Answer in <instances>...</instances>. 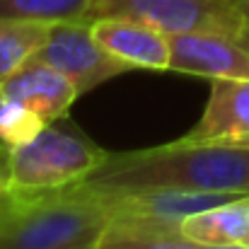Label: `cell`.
<instances>
[{"mask_svg": "<svg viewBox=\"0 0 249 249\" xmlns=\"http://www.w3.org/2000/svg\"><path fill=\"white\" fill-rule=\"evenodd\" d=\"M80 186L102 194L191 191L249 196V148L179 138L128 153H107Z\"/></svg>", "mask_w": 249, "mask_h": 249, "instance_id": "6da1fadb", "label": "cell"}, {"mask_svg": "<svg viewBox=\"0 0 249 249\" xmlns=\"http://www.w3.org/2000/svg\"><path fill=\"white\" fill-rule=\"evenodd\" d=\"M114 220L109 203L85 186L27 196L0 220V249H73L97 242Z\"/></svg>", "mask_w": 249, "mask_h": 249, "instance_id": "7a4b0ae2", "label": "cell"}, {"mask_svg": "<svg viewBox=\"0 0 249 249\" xmlns=\"http://www.w3.org/2000/svg\"><path fill=\"white\" fill-rule=\"evenodd\" d=\"M104 158L107 150L61 119L44 126L32 141L10 148L5 181L22 196L66 191L83 184Z\"/></svg>", "mask_w": 249, "mask_h": 249, "instance_id": "3957f363", "label": "cell"}, {"mask_svg": "<svg viewBox=\"0 0 249 249\" xmlns=\"http://www.w3.org/2000/svg\"><path fill=\"white\" fill-rule=\"evenodd\" d=\"M126 17L165 34H223L249 41V17L237 0H92L87 22Z\"/></svg>", "mask_w": 249, "mask_h": 249, "instance_id": "277c9868", "label": "cell"}, {"mask_svg": "<svg viewBox=\"0 0 249 249\" xmlns=\"http://www.w3.org/2000/svg\"><path fill=\"white\" fill-rule=\"evenodd\" d=\"M46 63H51L58 73H63L75 85L83 97L102 83H109L119 75L131 73V68L116 61L94 36L92 22H58L51 24L49 39L36 53Z\"/></svg>", "mask_w": 249, "mask_h": 249, "instance_id": "5b68a950", "label": "cell"}, {"mask_svg": "<svg viewBox=\"0 0 249 249\" xmlns=\"http://www.w3.org/2000/svg\"><path fill=\"white\" fill-rule=\"evenodd\" d=\"M172 73L249 80V41L223 34H169Z\"/></svg>", "mask_w": 249, "mask_h": 249, "instance_id": "8992f818", "label": "cell"}, {"mask_svg": "<svg viewBox=\"0 0 249 249\" xmlns=\"http://www.w3.org/2000/svg\"><path fill=\"white\" fill-rule=\"evenodd\" d=\"M184 138L213 145L249 148V80H211L206 109Z\"/></svg>", "mask_w": 249, "mask_h": 249, "instance_id": "52a82bcc", "label": "cell"}, {"mask_svg": "<svg viewBox=\"0 0 249 249\" xmlns=\"http://www.w3.org/2000/svg\"><path fill=\"white\" fill-rule=\"evenodd\" d=\"M97 41L131 71L165 73L172 63L169 34L145 22L126 17H102L92 22Z\"/></svg>", "mask_w": 249, "mask_h": 249, "instance_id": "ba28073f", "label": "cell"}, {"mask_svg": "<svg viewBox=\"0 0 249 249\" xmlns=\"http://www.w3.org/2000/svg\"><path fill=\"white\" fill-rule=\"evenodd\" d=\"M0 87L5 99L24 104L46 124L66 119L68 109L80 97L75 85L39 56H32L19 71L2 80Z\"/></svg>", "mask_w": 249, "mask_h": 249, "instance_id": "9c48e42d", "label": "cell"}, {"mask_svg": "<svg viewBox=\"0 0 249 249\" xmlns=\"http://www.w3.org/2000/svg\"><path fill=\"white\" fill-rule=\"evenodd\" d=\"M179 230L196 245H245L249 235V196L203 208L184 218Z\"/></svg>", "mask_w": 249, "mask_h": 249, "instance_id": "30bf717a", "label": "cell"}, {"mask_svg": "<svg viewBox=\"0 0 249 249\" xmlns=\"http://www.w3.org/2000/svg\"><path fill=\"white\" fill-rule=\"evenodd\" d=\"M92 249H196L179 225L145 220V218H114Z\"/></svg>", "mask_w": 249, "mask_h": 249, "instance_id": "8fae6325", "label": "cell"}, {"mask_svg": "<svg viewBox=\"0 0 249 249\" xmlns=\"http://www.w3.org/2000/svg\"><path fill=\"white\" fill-rule=\"evenodd\" d=\"M49 32L51 24L0 19V83L41 51Z\"/></svg>", "mask_w": 249, "mask_h": 249, "instance_id": "7c38bea8", "label": "cell"}, {"mask_svg": "<svg viewBox=\"0 0 249 249\" xmlns=\"http://www.w3.org/2000/svg\"><path fill=\"white\" fill-rule=\"evenodd\" d=\"M92 0H0V19L17 22H39V24H58V22H87Z\"/></svg>", "mask_w": 249, "mask_h": 249, "instance_id": "4fadbf2b", "label": "cell"}, {"mask_svg": "<svg viewBox=\"0 0 249 249\" xmlns=\"http://www.w3.org/2000/svg\"><path fill=\"white\" fill-rule=\"evenodd\" d=\"M44 126H49L39 114L27 109L19 102L0 99V143L10 150L27 141H32Z\"/></svg>", "mask_w": 249, "mask_h": 249, "instance_id": "5bb4252c", "label": "cell"}, {"mask_svg": "<svg viewBox=\"0 0 249 249\" xmlns=\"http://www.w3.org/2000/svg\"><path fill=\"white\" fill-rule=\"evenodd\" d=\"M24 198H27V196L12 191V189L7 186V181H0V220H5L7 215H12V213L24 203Z\"/></svg>", "mask_w": 249, "mask_h": 249, "instance_id": "9a60e30c", "label": "cell"}, {"mask_svg": "<svg viewBox=\"0 0 249 249\" xmlns=\"http://www.w3.org/2000/svg\"><path fill=\"white\" fill-rule=\"evenodd\" d=\"M196 249H249L247 245H196Z\"/></svg>", "mask_w": 249, "mask_h": 249, "instance_id": "2e32d148", "label": "cell"}, {"mask_svg": "<svg viewBox=\"0 0 249 249\" xmlns=\"http://www.w3.org/2000/svg\"><path fill=\"white\" fill-rule=\"evenodd\" d=\"M7 153H10V150L0 143V174H2V177H5V169H7Z\"/></svg>", "mask_w": 249, "mask_h": 249, "instance_id": "e0dca14e", "label": "cell"}, {"mask_svg": "<svg viewBox=\"0 0 249 249\" xmlns=\"http://www.w3.org/2000/svg\"><path fill=\"white\" fill-rule=\"evenodd\" d=\"M237 2H240V7L245 10V15L249 17V2H247V0H237Z\"/></svg>", "mask_w": 249, "mask_h": 249, "instance_id": "ac0fdd59", "label": "cell"}, {"mask_svg": "<svg viewBox=\"0 0 249 249\" xmlns=\"http://www.w3.org/2000/svg\"><path fill=\"white\" fill-rule=\"evenodd\" d=\"M245 245H247V247H249V235H247V242H245Z\"/></svg>", "mask_w": 249, "mask_h": 249, "instance_id": "d6986e66", "label": "cell"}, {"mask_svg": "<svg viewBox=\"0 0 249 249\" xmlns=\"http://www.w3.org/2000/svg\"><path fill=\"white\" fill-rule=\"evenodd\" d=\"M0 181H5V177H2V174H0Z\"/></svg>", "mask_w": 249, "mask_h": 249, "instance_id": "ffe728a7", "label": "cell"}, {"mask_svg": "<svg viewBox=\"0 0 249 249\" xmlns=\"http://www.w3.org/2000/svg\"><path fill=\"white\" fill-rule=\"evenodd\" d=\"M0 99H2V87H0Z\"/></svg>", "mask_w": 249, "mask_h": 249, "instance_id": "44dd1931", "label": "cell"}, {"mask_svg": "<svg viewBox=\"0 0 249 249\" xmlns=\"http://www.w3.org/2000/svg\"><path fill=\"white\" fill-rule=\"evenodd\" d=\"M247 2H249V0H247Z\"/></svg>", "mask_w": 249, "mask_h": 249, "instance_id": "7402d4cb", "label": "cell"}]
</instances>
